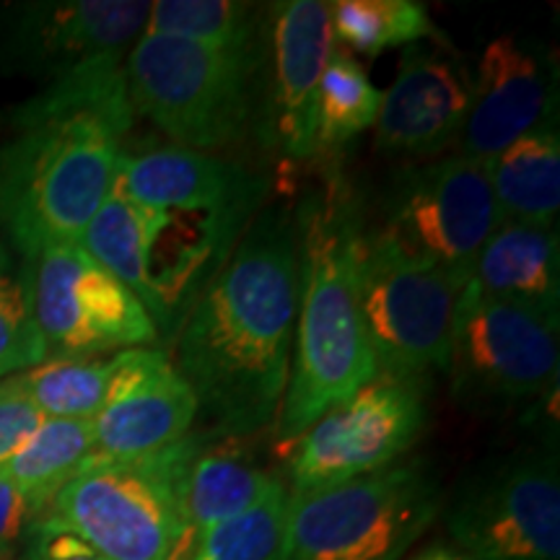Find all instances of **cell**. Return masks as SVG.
Wrapping results in <instances>:
<instances>
[{"label":"cell","mask_w":560,"mask_h":560,"mask_svg":"<svg viewBox=\"0 0 560 560\" xmlns=\"http://www.w3.org/2000/svg\"><path fill=\"white\" fill-rule=\"evenodd\" d=\"M268 198V177L219 153L122 151L81 247L136 293L170 342Z\"/></svg>","instance_id":"1"},{"label":"cell","mask_w":560,"mask_h":560,"mask_svg":"<svg viewBox=\"0 0 560 560\" xmlns=\"http://www.w3.org/2000/svg\"><path fill=\"white\" fill-rule=\"evenodd\" d=\"M299 221L265 206L170 342L200 416L226 439L276 425L299 314Z\"/></svg>","instance_id":"2"},{"label":"cell","mask_w":560,"mask_h":560,"mask_svg":"<svg viewBox=\"0 0 560 560\" xmlns=\"http://www.w3.org/2000/svg\"><path fill=\"white\" fill-rule=\"evenodd\" d=\"M125 60H104L55 83L13 112L16 138L0 151L5 221L24 260L81 244L115 185L122 140L132 128Z\"/></svg>","instance_id":"3"},{"label":"cell","mask_w":560,"mask_h":560,"mask_svg":"<svg viewBox=\"0 0 560 560\" xmlns=\"http://www.w3.org/2000/svg\"><path fill=\"white\" fill-rule=\"evenodd\" d=\"M299 314L291 376L276 431L299 439L322 412L376 376L361 314V198L340 174L301 202Z\"/></svg>","instance_id":"4"},{"label":"cell","mask_w":560,"mask_h":560,"mask_svg":"<svg viewBox=\"0 0 560 560\" xmlns=\"http://www.w3.org/2000/svg\"><path fill=\"white\" fill-rule=\"evenodd\" d=\"M499 223L488 166L459 153L400 166L371 208L361 200L363 242L459 285Z\"/></svg>","instance_id":"5"},{"label":"cell","mask_w":560,"mask_h":560,"mask_svg":"<svg viewBox=\"0 0 560 560\" xmlns=\"http://www.w3.org/2000/svg\"><path fill=\"white\" fill-rule=\"evenodd\" d=\"M262 62L265 50L231 55L143 32L125 58V86L132 112L149 117L172 145L215 153L247 138L257 122Z\"/></svg>","instance_id":"6"},{"label":"cell","mask_w":560,"mask_h":560,"mask_svg":"<svg viewBox=\"0 0 560 560\" xmlns=\"http://www.w3.org/2000/svg\"><path fill=\"white\" fill-rule=\"evenodd\" d=\"M441 509L439 478L420 457L332 488L289 493L276 560H402Z\"/></svg>","instance_id":"7"},{"label":"cell","mask_w":560,"mask_h":560,"mask_svg":"<svg viewBox=\"0 0 560 560\" xmlns=\"http://www.w3.org/2000/svg\"><path fill=\"white\" fill-rule=\"evenodd\" d=\"M187 439V436H185ZM185 439L138 459H89L47 514L107 560H174L185 542Z\"/></svg>","instance_id":"8"},{"label":"cell","mask_w":560,"mask_h":560,"mask_svg":"<svg viewBox=\"0 0 560 560\" xmlns=\"http://www.w3.org/2000/svg\"><path fill=\"white\" fill-rule=\"evenodd\" d=\"M560 325L465 283L452 314L446 371L470 408H514L558 380Z\"/></svg>","instance_id":"9"},{"label":"cell","mask_w":560,"mask_h":560,"mask_svg":"<svg viewBox=\"0 0 560 560\" xmlns=\"http://www.w3.org/2000/svg\"><path fill=\"white\" fill-rule=\"evenodd\" d=\"M425 431V387L376 374L325 410L289 446V493L380 472L405 459Z\"/></svg>","instance_id":"10"},{"label":"cell","mask_w":560,"mask_h":560,"mask_svg":"<svg viewBox=\"0 0 560 560\" xmlns=\"http://www.w3.org/2000/svg\"><path fill=\"white\" fill-rule=\"evenodd\" d=\"M32 306L47 359H102L159 342L136 293L81 244H62L30 260Z\"/></svg>","instance_id":"11"},{"label":"cell","mask_w":560,"mask_h":560,"mask_svg":"<svg viewBox=\"0 0 560 560\" xmlns=\"http://www.w3.org/2000/svg\"><path fill=\"white\" fill-rule=\"evenodd\" d=\"M446 532L475 560H560L558 454L522 450L475 475L446 509Z\"/></svg>","instance_id":"12"},{"label":"cell","mask_w":560,"mask_h":560,"mask_svg":"<svg viewBox=\"0 0 560 560\" xmlns=\"http://www.w3.org/2000/svg\"><path fill=\"white\" fill-rule=\"evenodd\" d=\"M359 289L376 374L425 384L446 371L452 314L465 285L395 260L361 234Z\"/></svg>","instance_id":"13"},{"label":"cell","mask_w":560,"mask_h":560,"mask_svg":"<svg viewBox=\"0 0 560 560\" xmlns=\"http://www.w3.org/2000/svg\"><path fill=\"white\" fill-rule=\"evenodd\" d=\"M145 0H39L0 5V68L55 83L125 60L143 34Z\"/></svg>","instance_id":"14"},{"label":"cell","mask_w":560,"mask_h":560,"mask_svg":"<svg viewBox=\"0 0 560 560\" xmlns=\"http://www.w3.org/2000/svg\"><path fill=\"white\" fill-rule=\"evenodd\" d=\"M332 47L330 3L283 0L268 5L270 79L257 115L262 138L293 164L314 161V109Z\"/></svg>","instance_id":"15"},{"label":"cell","mask_w":560,"mask_h":560,"mask_svg":"<svg viewBox=\"0 0 560 560\" xmlns=\"http://www.w3.org/2000/svg\"><path fill=\"white\" fill-rule=\"evenodd\" d=\"M550 122H558V75L548 55L514 34L490 39L470 73V109L454 153L488 166Z\"/></svg>","instance_id":"16"},{"label":"cell","mask_w":560,"mask_h":560,"mask_svg":"<svg viewBox=\"0 0 560 560\" xmlns=\"http://www.w3.org/2000/svg\"><path fill=\"white\" fill-rule=\"evenodd\" d=\"M198 418V397L170 350H122L115 353L107 400L91 420L96 457L138 459L164 452L190 436Z\"/></svg>","instance_id":"17"},{"label":"cell","mask_w":560,"mask_h":560,"mask_svg":"<svg viewBox=\"0 0 560 560\" xmlns=\"http://www.w3.org/2000/svg\"><path fill=\"white\" fill-rule=\"evenodd\" d=\"M467 109L470 70L450 52L410 45L395 81L382 91L374 122L376 151L416 161L454 153Z\"/></svg>","instance_id":"18"},{"label":"cell","mask_w":560,"mask_h":560,"mask_svg":"<svg viewBox=\"0 0 560 560\" xmlns=\"http://www.w3.org/2000/svg\"><path fill=\"white\" fill-rule=\"evenodd\" d=\"M467 283L560 325V242L556 223L501 221L475 257Z\"/></svg>","instance_id":"19"},{"label":"cell","mask_w":560,"mask_h":560,"mask_svg":"<svg viewBox=\"0 0 560 560\" xmlns=\"http://www.w3.org/2000/svg\"><path fill=\"white\" fill-rule=\"evenodd\" d=\"M229 441L213 431H192L185 439V459L179 472L185 542L179 552L190 548L215 524L242 514L280 482L278 475L257 467L240 446H231Z\"/></svg>","instance_id":"20"},{"label":"cell","mask_w":560,"mask_h":560,"mask_svg":"<svg viewBox=\"0 0 560 560\" xmlns=\"http://www.w3.org/2000/svg\"><path fill=\"white\" fill-rule=\"evenodd\" d=\"M501 221L556 223L560 208L558 122L527 132L488 164Z\"/></svg>","instance_id":"21"},{"label":"cell","mask_w":560,"mask_h":560,"mask_svg":"<svg viewBox=\"0 0 560 560\" xmlns=\"http://www.w3.org/2000/svg\"><path fill=\"white\" fill-rule=\"evenodd\" d=\"M143 32L231 55H257L268 37V5L247 0H156Z\"/></svg>","instance_id":"22"},{"label":"cell","mask_w":560,"mask_h":560,"mask_svg":"<svg viewBox=\"0 0 560 560\" xmlns=\"http://www.w3.org/2000/svg\"><path fill=\"white\" fill-rule=\"evenodd\" d=\"M94 423L91 420L45 418L16 457L3 467L30 503L32 516H45L55 495L94 459Z\"/></svg>","instance_id":"23"},{"label":"cell","mask_w":560,"mask_h":560,"mask_svg":"<svg viewBox=\"0 0 560 560\" xmlns=\"http://www.w3.org/2000/svg\"><path fill=\"white\" fill-rule=\"evenodd\" d=\"M382 107V91L374 86L359 58L332 47L317 91L314 109V161L338 159L374 128Z\"/></svg>","instance_id":"24"},{"label":"cell","mask_w":560,"mask_h":560,"mask_svg":"<svg viewBox=\"0 0 560 560\" xmlns=\"http://www.w3.org/2000/svg\"><path fill=\"white\" fill-rule=\"evenodd\" d=\"M330 26L335 45L353 58H376L392 47L439 39L429 9L418 0H335Z\"/></svg>","instance_id":"25"},{"label":"cell","mask_w":560,"mask_h":560,"mask_svg":"<svg viewBox=\"0 0 560 560\" xmlns=\"http://www.w3.org/2000/svg\"><path fill=\"white\" fill-rule=\"evenodd\" d=\"M115 374L112 359H47L21 371L19 387L45 418L94 420Z\"/></svg>","instance_id":"26"},{"label":"cell","mask_w":560,"mask_h":560,"mask_svg":"<svg viewBox=\"0 0 560 560\" xmlns=\"http://www.w3.org/2000/svg\"><path fill=\"white\" fill-rule=\"evenodd\" d=\"M289 488L280 480L242 514L215 524L174 560H276L285 529Z\"/></svg>","instance_id":"27"},{"label":"cell","mask_w":560,"mask_h":560,"mask_svg":"<svg viewBox=\"0 0 560 560\" xmlns=\"http://www.w3.org/2000/svg\"><path fill=\"white\" fill-rule=\"evenodd\" d=\"M45 361L32 306L30 260L0 242V382Z\"/></svg>","instance_id":"28"},{"label":"cell","mask_w":560,"mask_h":560,"mask_svg":"<svg viewBox=\"0 0 560 560\" xmlns=\"http://www.w3.org/2000/svg\"><path fill=\"white\" fill-rule=\"evenodd\" d=\"M45 416L34 408L16 376L0 382V467L16 457L21 446L34 436Z\"/></svg>","instance_id":"29"},{"label":"cell","mask_w":560,"mask_h":560,"mask_svg":"<svg viewBox=\"0 0 560 560\" xmlns=\"http://www.w3.org/2000/svg\"><path fill=\"white\" fill-rule=\"evenodd\" d=\"M24 560H107L68 527L45 514L24 532Z\"/></svg>","instance_id":"30"},{"label":"cell","mask_w":560,"mask_h":560,"mask_svg":"<svg viewBox=\"0 0 560 560\" xmlns=\"http://www.w3.org/2000/svg\"><path fill=\"white\" fill-rule=\"evenodd\" d=\"M32 520L30 503L21 495L11 475L0 467V560H11Z\"/></svg>","instance_id":"31"},{"label":"cell","mask_w":560,"mask_h":560,"mask_svg":"<svg viewBox=\"0 0 560 560\" xmlns=\"http://www.w3.org/2000/svg\"><path fill=\"white\" fill-rule=\"evenodd\" d=\"M410 560H475V558L467 556V552H462L459 548H454L452 542L436 540V542L425 545L423 550H418Z\"/></svg>","instance_id":"32"},{"label":"cell","mask_w":560,"mask_h":560,"mask_svg":"<svg viewBox=\"0 0 560 560\" xmlns=\"http://www.w3.org/2000/svg\"><path fill=\"white\" fill-rule=\"evenodd\" d=\"M5 221V170H3V156H0V226Z\"/></svg>","instance_id":"33"}]
</instances>
